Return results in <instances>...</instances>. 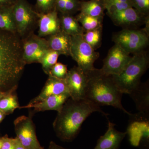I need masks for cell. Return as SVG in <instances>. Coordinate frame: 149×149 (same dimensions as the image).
<instances>
[{"instance_id": "836d02e7", "label": "cell", "mask_w": 149, "mask_h": 149, "mask_svg": "<svg viewBox=\"0 0 149 149\" xmlns=\"http://www.w3.org/2000/svg\"><path fill=\"white\" fill-rule=\"evenodd\" d=\"M15 149H26L24 148L20 143L17 138H15Z\"/></svg>"}, {"instance_id": "7a4b0ae2", "label": "cell", "mask_w": 149, "mask_h": 149, "mask_svg": "<svg viewBox=\"0 0 149 149\" xmlns=\"http://www.w3.org/2000/svg\"><path fill=\"white\" fill-rule=\"evenodd\" d=\"M95 112L101 113L106 117L109 115L89 100L70 98L57 112L54 120L53 126L57 136L64 142L73 141L80 132L83 122Z\"/></svg>"}, {"instance_id": "9c48e42d", "label": "cell", "mask_w": 149, "mask_h": 149, "mask_svg": "<svg viewBox=\"0 0 149 149\" xmlns=\"http://www.w3.org/2000/svg\"><path fill=\"white\" fill-rule=\"evenodd\" d=\"M23 57L26 64L40 63L49 50L47 40L35 33L22 40Z\"/></svg>"}, {"instance_id": "9a60e30c", "label": "cell", "mask_w": 149, "mask_h": 149, "mask_svg": "<svg viewBox=\"0 0 149 149\" xmlns=\"http://www.w3.org/2000/svg\"><path fill=\"white\" fill-rule=\"evenodd\" d=\"M48 75L47 80L40 94L31 100L29 104H34L41 101L50 96L68 93L65 79H59L51 74Z\"/></svg>"}, {"instance_id": "52a82bcc", "label": "cell", "mask_w": 149, "mask_h": 149, "mask_svg": "<svg viewBox=\"0 0 149 149\" xmlns=\"http://www.w3.org/2000/svg\"><path fill=\"white\" fill-rule=\"evenodd\" d=\"M115 44L129 54L143 50L149 44V35L144 30L124 29L113 37Z\"/></svg>"}, {"instance_id": "8d00e7d4", "label": "cell", "mask_w": 149, "mask_h": 149, "mask_svg": "<svg viewBox=\"0 0 149 149\" xmlns=\"http://www.w3.org/2000/svg\"><path fill=\"white\" fill-rule=\"evenodd\" d=\"M2 145V139H0V149L1 148Z\"/></svg>"}, {"instance_id": "f1b7e54d", "label": "cell", "mask_w": 149, "mask_h": 149, "mask_svg": "<svg viewBox=\"0 0 149 149\" xmlns=\"http://www.w3.org/2000/svg\"><path fill=\"white\" fill-rule=\"evenodd\" d=\"M68 70L67 65L61 63H56L51 68L49 74L59 78V79H64L67 74Z\"/></svg>"}, {"instance_id": "f546056e", "label": "cell", "mask_w": 149, "mask_h": 149, "mask_svg": "<svg viewBox=\"0 0 149 149\" xmlns=\"http://www.w3.org/2000/svg\"><path fill=\"white\" fill-rule=\"evenodd\" d=\"M133 8L145 16H149V0H130Z\"/></svg>"}, {"instance_id": "83f0119b", "label": "cell", "mask_w": 149, "mask_h": 149, "mask_svg": "<svg viewBox=\"0 0 149 149\" xmlns=\"http://www.w3.org/2000/svg\"><path fill=\"white\" fill-rule=\"evenodd\" d=\"M35 8L38 13H47L56 9V0H36Z\"/></svg>"}, {"instance_id": "2e32d148", "label": "cell", "mask_w": 149, "mask_h": 149, "mask_svg": "<svg viewBox=\"0 0 149 149\" xmlns=\"http://www.w3.org/2000/svg\"><path fill=\"white\" fill-rule=\"evenodd\" d=\"M114 123L109 121L107 130L103 136H100L93 149H119L127 132L118 131Z\"/></svg>"}, {"instance_id": "8992f818", "label": "cell", "mask_w": 149, "mask_h": 149, "mask_svg": "<svg viewBox=\"0 0 149 149\" xmlns=\"http://www.w3.org/2000/svg\"><path fill=\"white\" fill-rule=\"evenodd\" d=\"M70 56L77 66L86 73L95 69L94 63L99 57L98 53L83 39L82 35L71 37Z\"/></svg>"}, {"instance_id": "44dd1931", "label": "cell", "mask_w": 149, "mask_h": 149, "mask_svg": "<svg viewBox=\"0 0 149 149\" xmlns=\"http://www.w3.org/2000/svg\"><path fill=\"white\" fill-rule=\"evenodd\" d=\"M13 6L0 8V29L17 34L13 13Z\"/></svg>"}, {"instance_id": "4316f807", "label": "cell", "mask_w": 149, "mask_h": 149, "mask_svg": "<svg viewBox=\"0 0 149 149\" xmlns=\"http://www.w3.org/2000/svg\"><path fill=\"white\" fill-rule=\"evenodd\" d=\"M60 55L58 53L50 49L44 55L40 63L42 65L43 71L46 74L48 75L51 68L57 63Z\"/></svg>"}, {"instance_id": "8fae6325", "label": "cell", "mask_w": 149, "mask_h": 149, "mask_svg": "<svg viewBox=\"0 0 149 149\" xmlns=\"http://www.w3.org/2000/svg\"><path fill=\"white\" fill-rule=\"evenodd\" d=\"M65 80L70 98L74 100L85 99L88 82L87 73L74 66L68 70Z\"/></svg>"}, {"instance_id": "7402d4cb", "label": "cell", "mask_w": 149, "mask_h": 149, "mask_svg": "<svg viewBox=\"0 0 149 149\" xmlns=\"http://www.w3.org/2000/svg\"><path fill=\"white\" fill-rule=\"evenodd\" d=\"M79 0H56V9L61 14L73 15L80 11Z\"/></svg>"}, {"instance_id": "e575fe53", "label": "cell", "mask_w": 149, "mask_h": 149, "mask_svg": "<svg viewBox=\"0 0 149 149\" xmlns=\"http://www.w3.org/2000/svg\"><path fill=\"white\" fill-rule=\"evenodd\" d=\"M3 113L2 112L0 111V121H1L2 120H3V118L4 116V115Z\"/></svg>"}, {"instance_id": "1f68e13d", "label": "cell", "mask_w": 149, "mask_h": 149, "mask_svg": "<svg viewBox=\"0 0 149 149\" xmlns=\"http://www.w3.org/2000/svg\"><path fill=\"white\" fill-rule=\"evenodd\" d=\"M17 0H0V8L13 6Z\"/></svg>"}, {"instance_id": "d590c367", "label": "cell", "mask_w": 149, "mask_h": 149, "mask_svg": "<svg viewBox=\"0 0 149 149\" xmlns=\"http://www.w3.org/2000/svg\"><path fill=\"white\" fill-rule=\"evenodd\" d=\"M9 94H6V93H0V100L3 98V97H4L6 95H8Z\"/></svg>"}, {"instance_id": "cb8c5ba5", "label": "cell", "mask_w": 149, "mask_h": 149, "mask_svg": "<svg viewBox=\"0 0 149 149\" xmlns=\"http://www.w3.org/2000/svg\"><path fill=\"white\" fill-rule=\"evenodd\" d=\"M81 24L84 32L94 30L102 27L103 17H93L79 13L76 17Z\"/></svg>"}, {"instance_id": "e0dca14e", "label": "cell", "mask_w": 149, "mask_h": 149, "mask_svg": "<svg viewBox=\"0 0 149 149\" xmlns=\"http://www.w3.org/2000/svg\"><path fill=\"white\" fill-rule=\"evenodd\" d=\"M46 39L50 50L55 51L60 55L70 56L72 41L70 35L61 30Z\"/></svg>"}, {"instance_id": "5bb4252c", "label": "cell", "mask_w": 149, "mask_h": 149, "mask_svg": "<svg viewBox=\"0 0 149 149\" xmlns=\"http://www.w3.org/2000/svg\"><path fill=\"white\" fill-rule=\"evenodd\" d=\"M70 98V96L68 93L51 96L38 102L20 106L19 109H32L33 112L35 113L49 110L58 112L61 109L63 106Z\"/></svg>"}, {"instance_id": "4fadbf2b", "label": "cell", "mask_w": 149, "mask_h": 149, "mask_svg": "<svg viewBox=\"0 0 149 149\" xmlns=\"http://www.w3.org/2000/svg\"><path fill=\"white\" fill-rule=\"evenodd\" d=\"M58 13L55 9L47 13L39 14L38 36L45 38L61 30Z\"/></svg>"}, {"instance_id": "ffe728a7", "label": "cell", "mask_w": 149, "mask_h": 149, "mask_svg": "<svg viewBox=\"0 0 149 149\" xmlns=\"http://www.w3.org/2000/svg\"><path fill=\"white\" fill-rule=\"evenodd\" d=\"M105 9L100 0L80 2V13L93 17H103Z\"/></svg>"}, {"instance_id": "4dcf8cb0", "label": "cell", "mask_w": 149, "mask_h": 149, "mask_svg": "<svg viewBox=\"0 0 149 149\" xmlns=\"http://www.w3.org/2000/svg\"><path fill=\"white\" fill-rule=\"evenodd\" d=\"M2 145L1 149H15V139L4 137L2 138Z\"/></svg>"}, {"instance_id": "6da1fadb", "label": "cell", "mask_w": 149, "mask_h": 149, "mask_svg": "<svg viewBox=\"0 0 149 149\" xmlns=\"http://www.w3.org/2000/svg\"><path fill=\"white\" fill-rule=\"evenodd\" d=\"M22 41L16 33L0 29V93H15L26 63Z\"/></svg>"}, {"instance_id": "d4e9b609", "label": "cell", "mask_w": 149, "mask_h": 149, "mask_svg": "<svg viewBox=\"0 0 149 149\" xmlns=\"http://www.w3.org/2000/svg\"><path fill=\"white\" fill-rule=\"evenodd\" d=\"M107 14L133 7L130 0H100Z\"/></svg>"}, {"instance_id": "ac0fdd59", "label": "cell", "mask_w": 149, "mask_h": 149, "mask_svg": "<svg viewBox=\"0 0 149 149\" xmlns=\"http://www.w3.org/2000/svg\"><path fill=\"white\" fill-rule=\"evenodd\" d=\"M135 102L139 114L144 117L149 116V88L148 83H141L129 94Z\"/></svg>"}, {"instance_id": "d6986e66", "label": "cell", "mask_w": 149, "mask_h": 149, "mask_svg": "<svg viewBox=\"0 0 149 149\" xmlns=\"http://www.w3.org/2000/svg\"><path fill=\"white\" fill-rule=\"evenodd\" d=\"M59 17L61 29L68 35L73 37L84 34L83 27L76 17L68 14H61Z\"/></svg>"}, {"instance_id": "ba28073f", "label": "cell", "mask_w": 149, "mask_h": 149, "mask_svg": "<svg viewBox=\"0 0 149 149\" xmlns=\"http://www.w3.org/2000/svg\"><path fill=\"white\" fill-rule=\"evenodd\" d=\"M16 138L26 149H45L36 136L35 124L31 115L19 116L14 121Z\"/></svg>"}, {"instance_id": "484cf974", "label": "cell", "mask_w": 149, "mask_h": 149, "mask_svg": "<svg viewBox=\"0 0 149 149\" xmlns=\"http://www.w3.org/2000/svg\"><path fill=\"white\" fill-rule=\"evenodd\" d=\"M102 27L84 32L82 35L83 39L94 50L97 49L101 45Z\"/></svg>"}, {"instance_id": "30bf717a", "label": "cell", "mask_w": 149, "mask_h": 149, "mask_svg": "<svg viewBox=\"0 0 149 149\" xmlns=\"http://www.w3.org/2000/svg\"><path fill=\"white\" fill-rule=\"evenodd\" d=\"M131 58L130 54L118 45L115 44L104 60L101 71L103 74L109 76L118 74L125 68Z\"/></svg>"}, {"instance_id": "3957f363", "label": "cell", "mask_w": 149, "mask_h": 149, "mask_svg": "<svg viewBox=\"0 0 149 149\" xmlns=\"http://www.w3.org/2000/svg\"><path fill=\"white\" fill-rule=\"evenodd\" d=\"M88 82L85 99L98 105L109 106L118 109L129 116L132 115L123 107V93L116 87L111 76L105 75L100 69H94L87 73Z\"/></svg>"}, {"instance_id": "7c38bea8", "label": "cell", "mask_w": 149, "mask_h": 149, "mask_svg": "<svg viewBox=\"0 0 149 149\" xmlns=\"http://www.w3.org/2000/svg\"><path fill=\"white\" fill-rule=\"evenodd\" d=\"M115 25L120 27L137 26L145 23L148 16H145L133 7L107 14Z\"/></svg>"}, {"instance_id": "d6a6232c", "label": "cell", "mask_w": 149, "mask_h": 149, "mask_svg": "<svg viewBox=\"0 0 149 149\" xmlns=\"http://www.w3.org/2000/svg\"><path fill=\"white\" fill-rule=\"evenodd\" d=\"M47 149H68L59 146L53 141H51Z\"/></svg>"}, {"instance_id": "603a6c76", "label": "cell", "mask_w": 149, "mask_h": 149, "mask_svg": "<svg viewBox=\"0 0 149 149\" xmlns=\"http://www.w3.org/2000/svg\"><path fill=\"white\" fill-rule=\"evenodd\" d=\"M19 107L15 92L8 94L0 100V111L4 114L13 113Z\"/></svg>"}, {"instance_id": "277c9868", "label": "cell", "mask_w": 149, "mask_h": 149, "mask_svg": "<svg viewBox=\"0 0 149 149\" xmlns=\"http://www.w3.org/2000/svg\"><path fill=\"white\" fill-rule=\"evenodd\" d=\"M149 59L144 50L133 54L122 71L111 76L116 87L123 93L129 95L141 84V77L148 69Z\"/></svg>"}, {"instance_id": "5b68a950", "label": "cell", "mask_w": 149, "mask_h": 149, "mask_svg": "<svg viewBox=\"0 0 149 149\" xmlns=\"http://www.w3.org/2000/svg\"><path fill=\"white\" fill-rule=\"evenodd\" d=\"M13 13L17 34L22 40L34 33L38 27L39 13L27 0H17Z\"/></svg>"}]
</instances>
